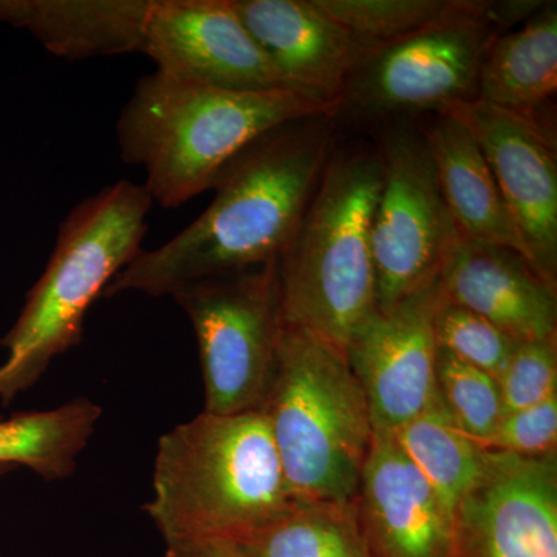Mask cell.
Returning a JSON list of instances; mask_svg holds the SVG:
<instances>
[{"mask_svg":"<svg viewBox=\"0 0 557 557\" xmlns=\"http://www.w3.org/2000/svg\"><path fill=\"white\" fill-rule=\"evenodd\" d=\"M332 115L288 121L222 168L209 207L177 236L143 249L102 295H172L197 278L277 262L333 153Z\"/></svg>","mask_w":557,"mask_h":557,"instance_id":"6da1fadb","label":"cell"},{"mask_svg":"<svg viewBox=\"0 0 557 557\" xmlns=\"http://www.w3.org/2000/svg\"><path fill=\"white\" fill-rule=\"evenodd\" d=\"M314 115L335 113L292 90L218 89L156 70L138 79L121 110L116 138L124 163L145 170L153 203L172 209L211 189L252 139Z\"/></svg>","mask_w":557,"mask_h":557,"instance_id":"7a4b0ae2","label":"cell"},{"mask_svg":"<svg viewBox=\"0 0 557 557\" xmlns=\"http://www.w3.org/2000/svg\"><path fill=\"white\" fill-rule=\"evenodd\" d=\"M146 505L164 542H239L296 504L262 410L200 416L163 435Z\"/></svg>","mask_w":557,"mask_h":557,"instance_id":"3957f363","label":"cell"},{"mask_svg":"<svg viewBox=\"0 0 557 557\" xmlns=\"http://www.w3.org/2000/svg\"><path fill=\"white\" fill-rule=\"evenodd\" d=\"M381 177L380 153H332L276 262L284 324L344 355L379 310L370 231Z\"/></svg>","mask_w":557,"mask_h":557,"instance_id":"277c9868","label":"cell"},{"mask_svg":"<svg viewBox=\"0 0 557 557\" xmlns=\"http://www.w3.org/2000/svg\"><path fill=\"white\" fill-rule=\"evenodd\" d=\"M153 201L145 186L121 180L76 205L20 319L2 339L0 399L38 383L51 361L79 344L84 318L112 278L143 251Z\"/></svg>","mask_w":557,"mask_h":557,"instance_id":"5b68a950","label":"cell"},{"mask_svg":"<svg viewBox=\"0 0 557 557\" xmlns=\"http://www.w3.org/2000/svg\"><path fill=\"white\" fill-rule=\"evenodd\" d=\"M260 410L296 502L355 500L375 429L346 355L284 324Z\"/></svg>","mask_w":557,"mask_h":557,"instance_id":"8992f818","label":"cell"},{"mask_svg":"<svg viewBox=\"0 0 557 557\" xmlns=\"http://www.w3.org/2000/svg\"><path fill=\"white\" fill-rule=\"evenodd\" d=\"M542 3L460 0L453 13L435 24L373 47L348 83L338 113L346 109L364 120L442 115L478 100L480 69L487 50Z\"/></svg>","mask_w":557,"mask_h":557,"instance_id":"52a82bcc","label":"cell"},{"mask_svg":"<svg viewBox=\"0 0 557 557\" xmlns=\"http://www.w3.org/2000/svg\"><path fill=\"white\" fill-rule=\"evenodd\" d=\"M171 296L196 332L205 412L260 409L284 330L276 262L197 278Z\"/></svg>","mask_w":557,"mask_h":557,"instance_id":"ba28073f","label":"cell"},{"mask_svg":"<svg viewBox=\"0 0 557 557\" xmlns=\"http://www.w3.org/2000/svg\"><path fill=\"white\" fill-rule=\"evenodd\" d=\"M379 153L383 177L370 237L379 310H388L438 277L460 234L423 131L409 123L388 127Z\"/></svg>","mask_w":557,"mask_h":557,"instance_id":"9c48e42d","label":"cell"},{"mask_svg":"<svg viewBox=\"0 0 557 557\" xmlns=\"http://www.w3.org/2000/svg\"><path fill=\"white\" fill-rule=\"evenodd\" d=\"M467 124L493 171L523 258L557 287V152L547 124L478 100L448 110Z\"/></svg>","mask_w":557,"mask_h":557,"instance_id":"30bf717a","label":"cell"},{"mask_svg":"<svg viewBox=\"0 0 557 557\" xmlns=\"http://www.w3.org/2000/svg\"><path fill=\"white\" fill-rule=\"evenodd\" d=\"M440 278L376 313L347 344L346 359L369 403L375 432L394 434L437 398L434 314Z\"/></svg>","mask_w":557,"mask_h":557,"instance_id":"8fae6325","label":"cell"},{"mask_svg":"<svg viewBox=\"0 0 557 557\" xmlns=\"http://www.w3.org/2000/svg\"><path fill=\"white\" fill-rule=\"evenodd\" d=\"M141 53L172 78L225 90H289L233 0H152Z\"/></svg>","mask_w":557,"mask_h":557,"instance_id":"7c38bea8","label":"cell"},{"mask_svg":"<svg viewBox=\"0 0 557 557\" xmlns=\"http://www.w3.org/2000/svg\"><path fill=\"white\" fill-rule=\"evenodd\" d=\"M453 557H557V454L490 450L482 480L454 512Z\"/></svg>","mask_w":557,"mask_h":557,"instance_id":"4fadbf2b","label":"cell"},{"mask_svg":"<svg viewBox=\"0 0 557 557\" xmlns=\"http://www.w3.org/2000/svg\"><path fill=\"white\" fill-rule=\"evenodd\" d=\"M245 27L289 90L338 113L372 47L329 16L317 0H233Z\"/></svg>","mask_w":557,"mask_h":557,"instance_id":"5bb4252c","label":"cell"},{"mask_svg":"<svg viewBox=\"0 0 557 557\" xmlns=\"http://www.w3.org/2000/svg\"><path fill=\"white\" fill-rule=\"evenodd\" d=\"M354 504L370 557H453L454 515L394 435H373Z\"/></svg>","mask_w":557,"mask_h":557,"instance_id":"9a60e30c","label":"cell"},{"mask_svg":"<svg viewBox=\"0 0 557 557\" xmlns=\"http://www.w3.org/2000/svg\"><path fill=\"white\" fill-rule=\"evenodd\" d=\"M443 295L516 341L557 338V287L520 252L458 236L438 274Z\"/></svg>","mask_w":557,"mask_h":557,"instance_id":"2e32d148","label":"cell"},{"mask_svg":"<svg viewBox=\"0 0 557 557\" xmlns=\"http://www.w3.org/2000/svg\"><path fill=\"white\" fill-rule=\"evenodd\" d=\"M152 0H0V22L69 61L141 53Z\"/></svg>","mask_w":557,"mask_h":557,"instance_id":"e0dca14e","label":"cell"},{"mask_svg":"<svg viewBox=\"0 0 557 557\" xmlns=\"http://www.w3.org/2000/svg\"><path fill=\"white\" fill-rule=\"evenodd\" d=\"M423 135L458 234L475 244L511 248L523 256L493 171L467 124L442 113Z\"/></svg>","mask_w":557,"mask_h":557,"instance_id":"ac0fdd59","label":"cell"},{"mask_svg":"<svg viewBox=\"0 0 557 557\" xmlns=\"http://www.w3.org/2000/svg\"><path fill=\"white\" fill-rule=\"evenodd\" d=\"M557 90V3L494 40L480 69L478 101L541 121Z\"/></svg>","mask_w":557,"mask_h":557,"instance_id":"d6986e66","label":"cell"},{"mask_svg":"<svg viewBox=\"0 0 557 557\" xmlns=\"http://www.w3.org/2000/svg\"><path fill=\"white\" fill-rule=\"evenodd\" d=\"M101 417L87 398L0 420V467L22 465L46 480L67 479Z\"/></svg>","mask_w":557,"mask_h":557,"instance_id":"ffe728a7","label":"cell"},{"mask_svg":"<svg viewBox=\"0 0 557 557\" xmlns=\"http://www.w3.org/2000/svg\"><path fill=\"white\" fill-rule=\"evenodd\" d=\"M392 435L453 515L485 474L490 449L457 426L438 397Z\"/></svg>","mask_w":557,"mask_h":557,"instance_id":"44dd1931","label":"cell"},{"mask_svg":"<svg viewBox=\"0 0 557 557\" xmlns=\"http://www.w3.org/2000/svg\"><path fill=\"white\" fill-rule=\"evenodd\" d=\"M239 544L249 557H370L354 502H296Z\"/></svg>","mask_w":557,"mask_h":557,"instance_id":"7402d4cb","label":"cell"},{"mask_svg":"<svg viewBox=\"0 0 557 557\" xmlns=\"http://www.w3.org/2000/svg\"><path fill=\"white\" fill-rule=\"evenodd\" d=\"M332 20L368 46L380 47L435 24L460 0H317Z\"/></svg>","mask_w":557,"mask_h":557,"instance_id":"603a6c76","label":"cell"},{"mask_svg":"<svg viewBox=\"0 0 557 557\" xmlns=\"http://www.w3.org/2000/svg\"><path fill=\"white\" fill-rule=\"evenodd\" d=\"M435 391L457 426L486 448L505 413L498 381L438 348Z\"/></svg>","mask_w":557,"mask_h":557,"instance_id":"cb8c5ba5","label":"cell"},{"mask_svg":"<svg viewBox=\"0 0 557 557\" xmlns=\"http://www.w3.org/2000/svg\"><path fill=\"white\" fill-rule=\"evenodd\" d=\"M434 335L438 348L450 351L496 380L519 343L474 311L450 302L445 295L435 310Z\"/></svg>","mask_w":557,"mask_h":557,"instance_id":"d4e9b609","label":"cell"},{"mask_svg":"<svg viewBox=\"0 0 557 557\" xmlns=\"http://www.w3.org/2000/svg\"><path fill=\"white\" fill-rule=\"evenodd\" d=\"M497 381L505 413L555 397L557 338L519 341Z\"/></svg>","mask_w":557,"mask_h":557,"instance_id":"484cf974","label":"cell"},{"mask_svg":"<svg viewBox=\"0 0 557 557\" xmlns=\"http://www.w3.org/2000/svg\"><path fill=\"white\" fill-rule=\"evenodd\" d=\"M486 449L523 458L557 453V395L531 408L504 413Z\"/></svg>","mask_w":557,"mask_h":557,"instance_id":"4316f807","label":"cell"},{"mask_svg":"<svg viewBox=\"0 0 557 557\" xmlns=\"http://www.w3.org/2000/svg\"><path fill=\"white\" fill-rule=\"evenodd\" d=\"M164 544L166 557H249L239 542L231 539H174Z\"/></svg>","mask_w":557,"mask_h":557,"instance_id":"83f0119b","label":"cell"},{"mask_svg":"<svg viewBox=\"0 0 557 557\" xmlns=\"http://www.w3.org/2000/svg\"><path fill=\"white\" fill-rule=\"evenodd\" d=\"M10 467H0V475L3 474V472L9 471Z\"/></svg>","mask_w":557,"mask_h":557,"instance_id":"f1b7e54d","label":"cell"}]
</instances>
